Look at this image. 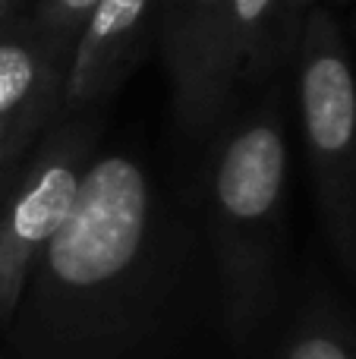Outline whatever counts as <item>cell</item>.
<instances>
[{"mask_svg": "<svg viewBox=\"0 0 356 359\" xmlns=\"http://www.w3.org/2000/svg\"><path fill=\"white\" fill-rule=\"evenodd\" d=\"M214 274L202 217L136 155L88 158L69 217L41 249L13 316L25 359H126Z\"/></svg>", "mask_w": 356, "mask_h": 359, "instance_id": "1", "label": "cell"}, {"mask_svg": "<svg viewBox=\"0 0 356 359\" xmlns=\"http://www.w3.org/2000/svg\"><path fill=\"white\" fill-rule=\"evenodd\" d=\"M10 4H13V0H0V22L6 19V10H10Z\"/></svg>", "mask_w": 356, "mask_h": 359, "instance_id": "12", "label": "cell"}, {"mask_svg": "<svg viewBox=\"0 0 356 359\" xmlns=\"http://www.w3.org/2000/svg\"><path fill=\"white\" fill-rule=\"evenodd\" d=\"M158 4L161 0H98L63 76L60 101L67 111H79L117 86L142 48Z\"/></svg>", "mask_w": 356, "mask_h": 359, "instance_id": "6", "label": "cell"}, {"mask_svg": "<svg viewBox=\"0 0 356 359\" xmlns=\"http://www.w3.org/2000/svg\"><path fill=\"white\" fill-rule=\"evenodd\" d=\"M309 4H313V0H306V6H309Z\"/></svg>", "mask_w": 356, "mask_h": 359, "instance_id": "13", "label": "cell"}, {"mask_svg": "<svg viewBox=\"0 0 356 359\" xmlns=\"http://www.w3.org/2000/svg\"><path fill=\"white\" fill-rule=\"evenodd\" d=\"M300 35V19L287 0H233L231 4V67L233 82L256 86L275 69L278 57Z\"/></svg>", "mask_w": 356, "mask_h": 359, "instance_id": "8", "label": "cell"}, {"mask_svg": "<svg viewBox=\"0 0 356 359\" xmlns=\"http://www.w3.org/2000/svg\"><path fill=\"white\" fill-rule=\"evenodd\" d=\"M60 92L63 76L41 54L29 25L0 32V168L32 142Z\"/></svg>", "mask_w": 356, "mask_h": 359, "instance_id": "7", "label": "cell"}, {"mask_svg": "<svg viewBox=\"0 0 356 359\" xmlns=\"http://www.w3.org/2000/svg\"><path fill=\"white\" fill-rule=\"evenodd\" d=\"M287 130L275 101L221 126L202 177V230L227 334L246 344L265 325L278 290L284 236Z\"/></svg>", "mask_w": 356, "mask_h": 359, "instance_id": "2", "label": "cell"}, {"mask_svg": "<svg viewBox=\"0 0 356 359\" xmlns=\"http://www.w3.org/2000/svg\"><path fill=\"white\" fill-rule=\"evenodd\" d=\"M281 359H356V325L328 303L309 306L296 318Z\"/></svg>", "mask_w": 356, "mask_h": 359, "instance_id": "9", "label": "cell"}, {"mask_svg": "<svg viewBox=\"0 0 356 359\" xmlns=\"http://www.w3.org/2000/svg\"><path fill=\"white\" fill-rule=\"evenodd\" d=\"M296 98L322 230L356 280V76L331 13L309 10L296 35Z\"/></svg>", "mask_w": 356, "mask_h": 359, "instance_id": "3", "label": "cell"}, {"mask_svg": "<svg viewBox=\"0 0 356 359\" xmlns=\"http://www.w3.org/2000/svg\"><path fill=\"white\" fill-rule=\"evenodd\" d=\"M233 0H164L161 50L177 117L193 136L218 130L237 95L231 67Z\"/></svg>", "mask_w": 356, "mask_h": 359, "instance_id": "5", "label": "cell"}, {"mask_svg": "<svg viewBox=\"0 0 356 359\" xmlns=\"http://www.w3.org/2000/svg\"><path fill=\"white\" fill-rule=\"evenodd\" d=\"M88 158L92 130L57 126L6 196L0 208V325L13 322L38 255L73 211Z\"/></svg>", "mask_w": 356, "mask_h": 359, "instance_id": "4", "label": "cell"}, {"mask_svg": "<svg viewBox=\"0 0 356 359\" xmlns=\"http://www.w3.org/2000/svg\"><path fill=\"white\" fill-rule=\"evenodd\" d=\"M98 0H38L35 19L29 22L41 54L60 76H67L69 54L79 41Z\"/></svg>", "mask_w": 356, "mask_h": 359, "instance_id": "10", "label": "cell"}, {"mask_svg": "<svg viewBox=\"0 0 356 359\" xmlns=\"http://www.w3.org/2000/svg\"><path fill=\"white\" fill-rule=\"evenodd\" d=\"M287 6H290V13H294V16H300V13L306 10V0H287Z\"/></svg>", "mask_w": 356, "mask_h": 359, "instance_id": "11", "label": "cell"}]
</instances>
